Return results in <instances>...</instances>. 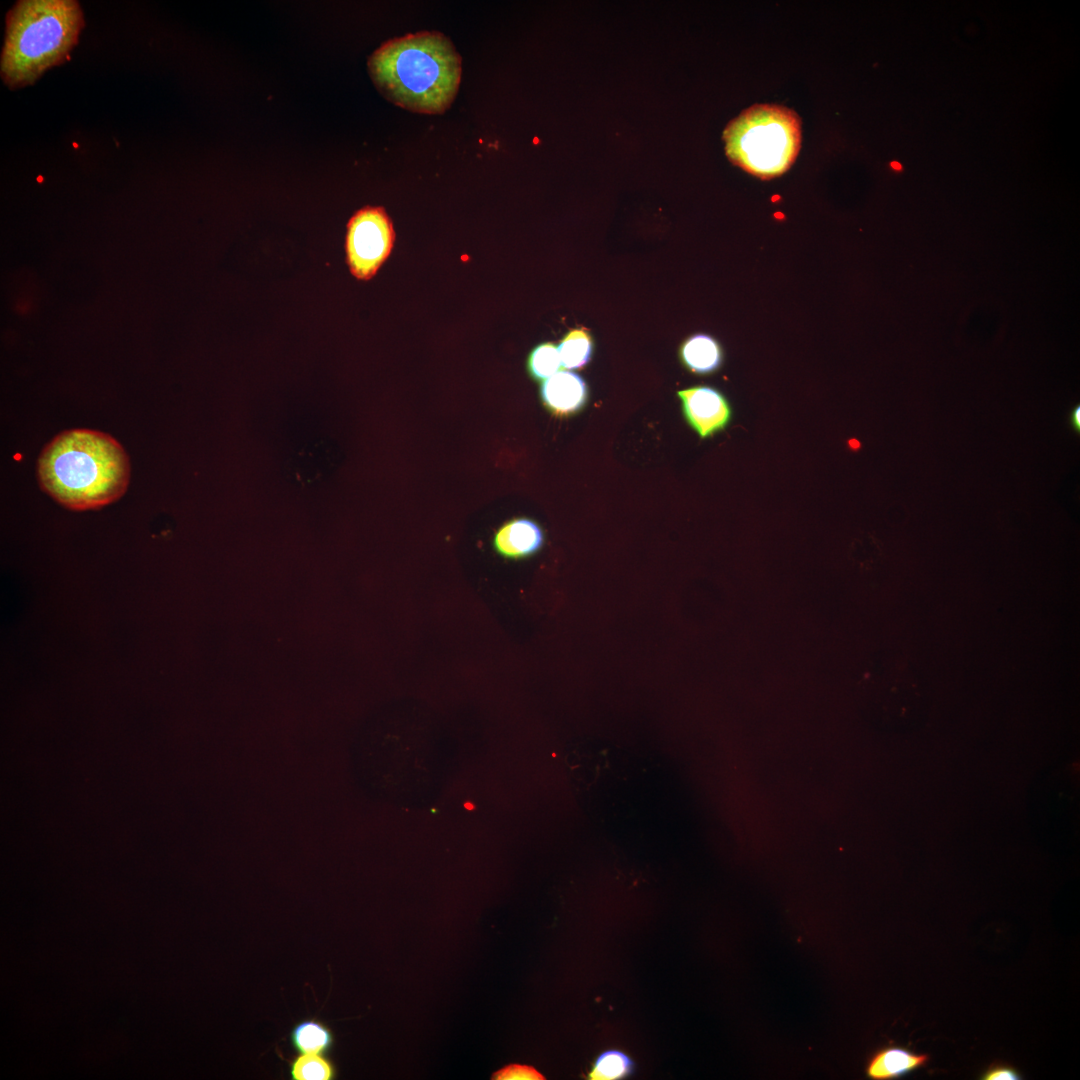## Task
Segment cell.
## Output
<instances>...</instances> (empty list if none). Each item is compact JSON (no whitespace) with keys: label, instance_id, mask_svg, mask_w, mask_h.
<instances>
[{"label":"cell","instance_id":"obj_1","mask_svg":"<svg viewBox=\"0 0 1080 1080\" xmlns=\"http://www.w3.org/2000/svg\"><path fill=\"white\" fill-rule=\"evenodd\" d=\"M130 474L124 447L110 434L91 429L58 433L37 461L41 489L75 511L98 509L121 498Z\"/></svg>","mask_w":1080,"mask_h":1080},{"label":"cell","instance_id":"obj_2","mask_svg":"<svg viewBox=\"0 0 1080 1080\" xmlns=\"http://www.w3.org/2000/svg\"><path fill=\"white\" fill-rule=\"evenodd\" d=\"M461 56L437 31H421L383 43L368 58L369 75L395 105L423 114H442L455 99Z\"/></svg>","mask_w":1080,"mask_h":1080},{"label":"cell","instance_id":"obj_3","mask_svg":"<svg viewBox=\"0 0 1080 1080\" xmlns=\"http://www.w3.org/2000/svg\"><path fill=\"white\" fill-rule=\"evenodd\" d=\"M84 27L74 0H21L6 16L0 71L11 89L34 83L64 62Z\"/></svg>","mask_w":1080,"mask_h":1080},{"label":"cell","instance_id":"obj_4","mask_svg":"<svg viewBox=\"0 0 1080 1080\" xmlns=\"http://www.w3.org/2000/svg\"><path fill=\"white\" fill-rule=\"evenodd\" d=\"M801 119L778 104H755L731 120L723 131L728 159L763 180L789 170L801 147Z\"/></svg>","mask_w":1080,"mask_h":1080},{"label":"cell","instance_id":"obj_5","mask_svg":"<svg viewBox=\"0 0 1080 1080\" xmlns=\"http://www.w3.org/2000/svg\"><path fill=\"white\" fill-rule=\"evenodd\" d=\"M863 717L878 729L901 732L915 728L927 711L924 684L902 657L873 658L857 684Z\"/></svg>","mask_w":1080,"mask_h":1080},{"label":"cell","instance_id":"obj_6","mask_svg":"<svg viewBox=\"0 0 1080 1080\" xmlns=\"http://www.w3.org/2000/svg\"><path fill=\"white\" fill-rule=\"evenodd\" d=\"M346 229L349 271L356 279L367 281L391 253L395 240L392 221L383 207L365 206L351 216Z\"/></svg>","mask_w":1080,"mask_h":1080},{"label":"cell","instance_id":"obj_7","mask_svg":"<svg viewBox=\"0 0 1080 1080\" xmlns=\"http://www.w3.org/2000/svg\"><path fill=\"white\" fill-rule=\"evenodd\" d=\"M688 423L701 438L723 430L731 419V407L722 393L708 386L678 392Z\"/></svg>","mask_w":1080,"mask_h":1080},{"label":"cell","instance_id":"obj_8","mask_svg":"<svg viewBox=\"0 0 1080 1080\" xmlns=\"http://www.w3.org/2000/svg\"><path fill=\"white\" fill-rule=\"evenodd\" d=\"M339 459L337 446L327 437L307 442L286 461L287 479L302 488L324 481L335 469Z\"/></svg>","mask_w":1080,"mask_h":1080},{"label":"cell","instance_id":"obj_9","mask_svg":"<svg viewBox=\"0 0 1080 1080\" xmlns=\"http://www.w3.org/2000/svg\"><path fill=\"white\" fill-rule=\"evenodd\" d=\"M929 1055L889 1045L874 1051L867 1059L865 1073L872 1080H892L908 1075L929 1062Z\"/></svg>","mask_w":1080,"mask_h":1080},{"label":"cell","instance_id":"obj_10","mask_svg":"<svg viewBox=\"0 0 1080 1080\" xmlns=\"http://www.w3.org/2000/svg\"><path fill=\"white\" fill-rule=\"evenodd\" d=\"M544 535L537 523L517 518L503 524L495 533L493 544L505 558L523 559L539 551Z\"/></svg>","mask_w":1080,"mask_h":1080},{"label":"cell","instance_id":"obj_11","mask_svg":"<svg viewBox=\"0 0 1080 1080\" xmlns=\"http://www.w3.org/2000/svg\"><path fill=\"white\" fill-rule=\"evenodd\" d=\"M541 397L547 408L557 415H567L580 409L587 398L585 381L576 373L560 371L544 380Z\"/></svg>","mask_w":1080,"mask_h":1080},{"label":"cell","instance_id":"obj_12","mask_svg":"<svg viewBox=\"0 0 1080 1080\" xmlns=\"http://www.w3.org/2000/svg\"><path fill=\"white\" fill-rule=\"evenodd\" d=\"M289 1041L301 1054L326 1055L334 1046L335 1036L326 1023L317 1018H306L292 1027Z\"/></svg>","mask_w":1080,"mask_h":1080},{"label":"cell","instance_id":"obj_13","mask_svg":"<svg viewBox=\"0 0 1080 1080\" xmlns=\"http://www.w3.org/2000/svg\"><path fill=\"white\" fill-rule=\"evenodd\" d=\"M681 358L684 364L698 374L715 371L722 363V349L718 342L709 335L695 334L681 346Z\"/></svg>","mask_w":1080,"mask_h":1080},{"label":"cell","instance_id":"obj_14","mask_svg":"<svg viewBox=\"0 0 1080 1080\" xmlns=\"http://www.w3.org/2000/svg\"><path fill=\"white\" fill-rule=\"evenodd\" d=\"M635 1063L625 1052L610 1049L598 1055L585 1078L590 1080H621L634 1074Z\"/></svg>","mask_w":1080,"mask_h":1080},{"label":"cell","instance_id":"obj_15","mask_svg":"<svg viewBox=\"0 0 1080 1080\" xmlns=\"http://www.w3.org/2000/svg\"><path fill=\"white\" fill-rule=\"evenodd\" d=\"M292 1080H333L337 1076L335 1063L322 1054H299L288 1060Z\"/></svg>","mask_w":1080,"mask_h":1080},{"label":"cell","instance_id":"obj_16","mask_svg":"<svg viewBox=\"0 0 1080 1080\" xmlns=\"http://www.w3.org/2000/svg\"><path fill=\"white\" fill-rule=\"evenodd\" d=\"M593 343L586 330L569 331L558 346L561 364L568 369H578L588 363Z\"/></svg>","mask_w":1080,"mask_h":1080},{"label":"cell","instance_id":"obj_17","mask_svg":"<svg viewBox=\"0 0 1080 1080\" xmlns=\"http://www.w3.org/2000/svg\"><path fill=\"white\" fill-rule=\"evenodd\" d=\"M561 359L553 343H543L535 347L528 358V370L533 378L546 380L561 368Z\"/></svg>","mask_w":1080,"mask_h":1080},{"label":"cell","instance_id":"obj_18","mask_svg":"<svg viewBox=\"0 0 1080 1080\" xmlns=\"http://www.w3.org/2000/svg\"><path fill=\"white\" fill-rule=\"evenodd\" d=\"M495 1080H544L545 1076L535 1067L526 1064L512 1063L493 1073Z\"/></svg>","mask_w":1080,"mask_h":1080},{"label":"cell","instance_id":"obj_19","mask_svg":"<svg viewBox=\"0 0 1080 1080\" xmlns=\"http://www.w3.org/2000/svg\"><path fill=\"white\" fill-rule=\"evenodd\" d=\"M982 1080H1020L1019 1071L1004 1062H993L981 1074Z\"/></svg>","mask_w":1080,"mask_h":1080},{"label":"cell","instance_id":"obj_20","mask_svg":"<svg viewBox=\"0 0 1080 1080\" xmlns=\"http://www.w3.org/2000/svg\"><path fill=\"white\" fill-rule=\"evenodd\" d=\"M1070 422H1071L1073 428L1075 430L1079 431V429H1080V408H1079V406H1077L1073 410V412L1071 413Z\"/></svg>","mask_w":1080,"mask_h":1080}]
</instances>
